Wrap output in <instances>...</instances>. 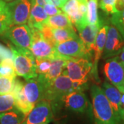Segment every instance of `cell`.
Segmentation results:
<instances>
[{
	"label": "cell",
	"mask_w": 124,
	"mask_h": 124,
	"mask_svg": "<svg viewBox=\"0 0 124 124\" xmlns=\"http://www.w3.org/2000/svg\"><path fill=\"white\" fill-rule=\"evenodd\" d=\"M32 3L44 7L46 4H49V3L50 4V0H32Z\"/></svg>",
	"instance_id": "36"
},
{
	"label": "cell",
	"mask_w": 124,
	"mask_h": 124,
	"mask_svg": "<svg viewBox=\"0 0 124 124\" xmlns=\"http://www.w3.org/2000/svg\"><path fill=\"white\" fill-rule=\"evenodd\" d=\"M7 58H13V53L9 47L0 44V62Z\"/></svg>",
	"instance_id": "34"
},
{
	"label": "cell",
	"mask_w": 124,
	"mask_h": 124,
	"mask_svg": "<svg viewBox=\"0 0 124 124\" xmlns=\"http://www.w3.org/2000/svg\"><path fill=\"white\" fill-rule=\"evenodd\" d=\"M32 32V44L31 51L36 58H48L53 59L59 57L53 46L49 44L41 35L39 30L31 29Z\"/></svg>",
	"instance_id": "11"
},
{
	"label": "cell",
	"mask_w": 124,
	"mask_h": 124,
	"mask_svg": "<svg viewBox=\"0 0 124 124\" xmlns=\"http://www.w3.org/2000/svg\"><path fill=\"white\" fill-rule=\"evenodd\" d=\"M74 90L76 89L73 81L67 75L62 73L55 79L46 84L45 99L53 105L59 101L62 97Z\"/></svg>",
	"instance_id": "3"
},
{
	"label": "cell",
	"mask_w": 124,
	"mask_h": 124,
	"mask_svg": "<svg viewBox=\"0 0 124 124\" xmlns=\"http://www.w3.org/2000/svg\"><path fill=\"white\" fill-rule=\"evenodd\" d=\"M124 47V38L119 30L111 23L107 33L106 41L102 54L103 59L115 57L121 53Z\"/></svg>",
	"instance_id": "12"
},
{
	"label": "cell",
	"mask_w": 124,
	"mask_h": 124,
	"mask_svg": "<svg viewBox=\"0 0 124 124\" xmlns=\"http://www.w3.org/2000/svg\"><path fill=\"white\" fill-rule=\"evenodd\" d=\"M32 5V0H15L7 3L11 26L28 23Z\"/></svg>",
	"instance_id": "7"
},
{
	"label": "cell",
	"mask_w": 124,
	"mask_h": 124,
	"mask_svg": "<svg viewBox=\"0 0 124 124\" xmlns=\"http://www.w3.org/2000/svg\"><path fill=\"white\" fill-rule=\"evenodd\" d=\"M54 49L60 57L67 60L82 57L91 59L92 54L85 48L80 37L59 43L56 45Z\"/></svg>",
	"instance_id": "4"
},
{
	"label": "cell",
	"mask_w": 124,
	"mask_h": 124,
	"mask_svg": "<svg viewBox=\"0 0 124 124\" xmlns=\"http://www.w3.org/2000/svg\"><path fill=\"white\" fill-rule=\"evenodd\" d=\"M115 9L116 13H120L124 10V0H116L115 4Z\"/></svg>",
	"instance_id": "35"
},
{
	"label": "cell",
	"mask_w": 124,
	"mask_h": 124,
	"mask_svg": "<svg viewBox=\"0 0 124 124\" xmlns=\"http://www.w3.org/2000/svg\"><path fill=\"white\" fill-rule=\"evenodd\" d=\"M105 76L110 84L124 94V68L116 57L109 58L103 66Z\"/></svg>",
	"instance_id": "10"
},
{
	"label": "cell",
	"mask_w": 124,
	"mask_h": 124,
	"mask_svg": "<svg viewBox=\"0 0 124 124\" xmlns=\"http://www.w3.org/2000/svg\"><path fill=\"white\" fill-rule=\"evenodd\" d=\"M45 11L46 12L47 15H48L49 17L50 16H53V15H56L58 14H60L63 13L62 10L57 7L56 6H54L53 4H46L44 6Z\"/></svg>",
	"instance_id": "33"
},
{
	"label": "cell",
	"mask_w": 124,
	"mask_h": 124,
	"mask_svg": "<svg viewBox=\"0 0 124 124\" xmlns=\"http://www.w3.org/2000/svg\"><path fill=\"white\" fill-rule=\"evenodd\" d=\"M27 116L15 108L10 110L0 113V124H22Z\"/></svg>",
	"instance_id": "21"
},
{
	"label": "cell",
	"mask_w": 124,
	"mask_h": 124,
	"mask_svg": "<svg viewBox=\"0 0 124 124\" xmlns=\"http://www.w3.org/2000/svg\"><path fill=\"white\" fill-rule=\"evenodd\" d=\"M23 84H24L23 82L16 78L12 94H13L15 97V108L22 111L23 114H25L27 116L35 106L31 105L28 101L23 92Z\"/></svg>",
	"instance_id": "18"
},
{
	"label": "cell",
	"mask_w": 124,
	"mask_h": 124,
	"mask_svg": "<svg viewBox=\"0 0 124 124\" xmlns=\"http://www.w3.org/2000/svg\"><path fill=\"white\" fill-rule=\"evenodd\" d=\"M52 28H74L70 19L64 13L48 17L45 23Z\"/></svg>",
	"instance_id": "22"
},
{
	"label": "cell",
	"mask_w": 124,
	"mask_h": 124,
	"mask_svg": "<svg viewBox=\"0 0 124 124\" xmlns=\"http://www.w3.org/2000/svg\"><path fill=\"white\" fill-rule=\"evenodd\" d=\"M0 74L11 79H16L13 58H7L0 62Z\"/></svg>",
	"instance_id": "25"
},
{
	"label": "cell",
	"mask_w": 124,
	"mask_h": 124,
	"mask_svg": "<svg viewBox=\"0 0 124 124\" xmlns=\"http://www.w3.org/2000/svg\"><path fill=\"white\" fill-rule=\"evenodd\" d=\"M46 82L39 75L26 80L23 84V92L28 101L35 106L37 103L45 99Z\"/></svg>",
	"instance_id": "13"
},
{
	"label": "cell",
	"mask_w": 124,
	"mask_h": 124,
	"mask_svg": "<svg viewBox=\"0 0 124 124\" xmlns=\"http://www.w3.org/2000/svg\"><path fill=\"white\" fill-rule=\"evenodd\" d=\"M59 105L73 112L84 113L88 109L89 102L82 90H74L62 97L59 101L53 104L52 106L53 108L55 106Z\"/></svg>",
	"instance_id": "9"
},
{
	"label": "cell",
	"mask_w": 124,
	"mask_h": 124,
	"mask_svg": "<svg viewBox=\"0 0 124 124\" xmlns=\"http://www.w3.org/2000/svg\"><path fill=\"white\" fill-rule=\"evenodd\" d=\"M61 1H62V3L63 4H65V3L66 2V1H68V0H60Z\"/></svg>",
	"instance_id": "38"
},
{
	"label": "cell",
	"mask_w": 124,
	"mask_h": 124,
	"mask_svg": "<svg viewBox=\"0 0 124 124\" xmlns=\"http://www.w3.org/2000/svg\"><path fill=\"white\" fill-rule=\"evenodd\" d=\"M103 22H100L97 24H89L79 29L78 32L79 33V37L82 42L85 45V48L90 53L92 54L94 46L96 37L97 35L98 31L102 25Z\"/></svg>",
	"instance_id": "17"
},
{
	"label": "cell",
	"mask_w": 124,
	"mask_h": 124,
	"mask_svg": "<svg viewBox=\"0 0 124 124\" xmlns=\"http://www.w3.org/2000/svg\"><path fill=\"white\" fill-rule=\"evenodd\" d=\"M13 56L14 66L17 75L24 78L25 80L37 77L35 57L31 50L17 48L11 43H7Z\"/></svg>",
	"instance_id": "2"
},
{
	"label": "cell",
	"mask_w": 124,
	"mask_h": 124,
	"mask_svg": "<svg viewBox=\"0 0 124 124\" xmlns=\"http://www.w3.org/2000/svg\"><path fill=\"white\" fill-rule=\"evenodd\" d=\"M62 11L70 19L71 22L77 28V31L86 26L88 23L87 17L81 13L79 2L77 0H68L62 8Z\"/></svg>",
	"instance_id": "16"
},
{
	"label": "cell",
	"mask_w": 124,
	"mask_h": 124,
	"mask_svg": "<svg viewBox=\"0 0 124 124\" xmlns=\"http://www.w3.org/2000/svg\"><path fill=\"white\" fill-rule=\"evenodd\" d=\"M53 33L57 44L68 40L79 38V37L77 35L74 28H53Z\"/></svg>",
	"instance_id": "23"
},
{
	"label": "cell",
	"mask_w": 124,
	"mask_h": 124,
	"mask_svg": "<svg viewBox=\"0 0 124 124\" xmlns=\"http://www.w3.org/2000/svg\"><path fill=\"white\" fill-rule=\"evenodd\" d=\"M51 59L36 58V72L37 75H46L51 66Z\"/></svg>",
	"instance_id": "29"
},
{
	"label": "cell",
	"mask_w": 124,
	"mask_h": 124,
	"mask_svg": "<svg viewBox=\"0 0 124 124\" xmlns=\"http://www.w3.org/2000/svg\"><path fill=\"white\" fill-rule=\"evenodd\" d=\"M53 119V108L48 100L36 104L22 124H48Z\"/></svg>",
	"instance_id": "8"
},
{
	"label": "cell",
	"mask_w": 124,
	"mask_h": 124,
	"mask_svg": "<svg viewBox=\"0 0 124 124\" xmlns=\"http://www.w3.org/2000/svg\"><path fill=\"white\" fill-rule=\"evenodd\" d=\"M67 59L64 58L57 57L51 60V66L49 72L46 75H38L48 84L51 81L55 79L63 73L66 69Z\"/></svg>",
	"instance_id": "20"
},
{
	"label": "cell",
	"mask_w": 124,
	"mask_h": 124,
	"mask_svg": "<svg viewBox=\"0 0 124 124\" xmlns=\"http://www.w3.org/2000/svg\"><path fill=\"white\" fill-rule=\"evenodd\" d=\"M48 17L43 6L32 3L30 17L27 23L28 26L31 29L40 30Z\"/></svg>",
	"instance_id": "19"
},
{
	"label": "cell",
	"mask_w": 124,
	"mask_h": 124,
	"mask_svg": "<svg viewBox=\"0 0 124 124\" xmlns=\"http://www.w3.org/2000/svg\"><path fill=\"white\" fill-rule=\"evenodd\" d=\"M15 101L12 93L0 94V113L10 110L15 108Z\"/></svg>",
	"instance_id": "27"
},
{
	"label": "cell",
	"mask_w": 124,
	"mask_h": 124,
	"mask_svg": "<svg viewBox=\"0 0 124 124\" xmlns=\"http://www.w3.org/2000/svg\"><path fill=\"white\" fill-rule=\"evenodd\" d=\"M93 68V62L88 58L82 57L67 60L66 69L63 73L72 81H88V76Z\"/></svg>",
	"instance_id": "6"
},
{
	"label": "cell",
	"mask_w": 124,
	"mask_h": 124,
	"mask_svg": "<svg viewBox=\"0 0 124 124\" xmlns=\"http://www.w3.org/2000/svg\"><path fill=\"white\" fill-rule=\"evenodd\" d=\"M108 28H109L108 24H104L103 22L99 30L98 31L94 46L93 48L94 59L93 61V68L90 72H91V75L93 77V79L97 83L100 82L99 75H98V62L103 54V52L105 44H106Z\"/></svg>",
	"instance_id": "15"
},
{
	"label": "cell",
	"mask_w": 124,
	"mask_h": 124,
	"mask_svg": "<svg viewBox=\"0 0 124 124\" xmlns=\"http://www.w3.org/2000/svg\"><path fill=\"white\" fill-rule=\"evenodd\" d=\"M39 31L41 33V35L43 36V37L44 38L45 40L47 41L52 46H53L54 48H55V46L57 45V42L54 38L53 28L45 23V24H44V26L41 27V28Z\"/></svg>",
	"instance_id": "32"
},
{
	"label": "cell",
	"mask_w": 124,
	"mask_h": 124,
	"mask_svg": "<svg viewBox=\"0 0 124 124\" xmlns=\"http://www.w3.org/2000/svg\"><path fill=\"white\" fill-rule=\"evenodd\" d=\"M6 2L8 3V2H10V1H15V0H4Z\"/></svg>",
	"instance_id": "39"
},
{
	"label": "cell",
	"mask_w": 124,
	"mask_h": 124,
	"mask_svg": "<svg viewBox=\"0 0 124 124\" xmlns=\"http://www.w3.org/2000/svg\"><path fill=\"white\" fill-rule=\"evenodd\" d=\"M87 21L89 24H97L100 22L98 16V0L88 1Z\"/></svg>",
	"instance_id": "26"
},
{
	"label": "cell",
	"mask_w": 124,
	"mask_h": 124,
	"mask_svg": "<svg viewBox=\"0 0 124 124\" xmlns=\"http://www.w3.org/2000/svg\"><path fill=\"white\" fill-rule=\"evenodd\" d=\"M10 27H11V24L7 2L4 0H0V35H2Z\"/></svg>",
	"instance_id": "24"
},
{
	"label": "cell",
	"mask_w": 124,
	"mask_h": 124,
	"mask_svg": "<svg viewBox=\"0 0 124 124\" xmlns=\"http://www.w3.org/2000/svg\"><path fill=\"white\" fill-rule=\"evenodd\" d=\"M90 96L94 124H120L102 88L93 84Z\"/></svg>",
	"instance_id": "1"
},
{
	"label": "cell",
	"mask_w": 124,
	"mask_h": 124,
	"mask_svg": "<svg viewBox=\"0 0 124 124\" xmlns=\"http://www.w3.org/2000/svg\"><path fill=\"white\" fill-rule=\"evenodd\" d=\"M16 79H11L0 74V94L12 93Z\"/></svg>",
	"instance_id": "28"
},
{
	"label": "cell",
	"mask_w": 124,
	"mask_h": 124,
	"mask_svg": "<svg viewBox=\"0 0 124 124\" xmlns=\"http://www.w3.org/2000/svg\"><path fill=\"white\" fill-rule=\"evenodd\" d=\"M116 58L118 59V60L119 61L120 63L122 64V66L124 68V47L122 49V50L121 51V53L117 56H116Z\"/></svg>",
	"instance_id": "37"
},
{
	"label": "cell",
	"mask_w": 124,
	"mask_h": 124,
	"mask_svg": "<svg viewBox=\"0 0 124 124\" xmlns=\"http://www.w3.org/2000/svg\"><path fill=\"white\" fill-rule=\"evenodd\" d=\"M102 89L110 103L118 121L120 124H123L124 122V108L121 101L122 93L115 85L108 81H105L102 84Z\"/></svg>",
	"instance_id": "14"
},
{
	"label": "cell",
	"mask_w": 124,
	"mask_h": 124,
	"mask_svg": "<svg viewBox=\"0 0 124 124\" xmlns=\"http://www.w3.org/2000/svg\"><path fill=\"white\" fill-rule=\"evenodd\" d=\"M4 39L8 40L17 48L31 50L32 44V32L26 24L16 25L10 27L2 35Z\"/></svg>",
	"instance_id": "5"
},
{
	"label": "cell",
	"mask_w": 124,
	"mask_h": 124,
	"mask_svg": "<svg viewBox=\"0 0 124 124\" xmlns=\"http://www.w3.org/2000/svg\"><path fill=\"white\" fill-rule=\"evenodd\" d=\"M110 23L119 30L124 38V9L120 13L112 15Z\"/></svg>",
	"instance_id": "30"
},
{
	"label": "cell",
	"mask_w": 124,
	"mask_h": 124,
	"mask_svg": "<svg viewBox=\"0 0 124 124\" xmlns=\"http://www.w3.org/2000/svg\"><path fill=\"white\" fill-rule=\"evenodd\" d=\"M116 0H100L99 7L106 15H113L116 13Z\"/></svg>",
	"instance_id": "31"
},
{
	"label": "cell",
	"mask_w": 124,
	"mask_h": 124,
	"mask_svg": "<svg viewBox=\"0 0 124 124\" xmlns=\"http://www.w3.org/2000/svg\"><path fill=\"white\" fill-rule=\"evenodd\" d=\"M79 1H88V0H77Z\"/></svg>",
	"instance_id": "40"
}]
</instances>
